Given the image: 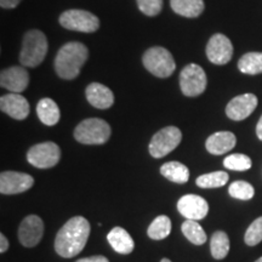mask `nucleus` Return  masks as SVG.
Instances as JSON below:
<instances>
[{"mask_svg": "<svg viewBox=\"0 0 262 262\" xmlns=\"http://www.w3.org/2000/svg\"><path fill=\"white\" fill-rule=\"evenodd\" d=\"M22 0H0V5L3 9H14Z\"/></svg>", "mask_w": 262, "mask_h": 262, "instance_id": "obj_32", "label": "nucleus"}, {"mask_svg": "<svg viewBox=\"0 0 262 262\" xmlns=\"http://www.w3.org/2000/svg\"><path fill=\"white\" fill-rule=\"evenodd\" d=\"M48 52V39L41 31L31 29L25 34L19 62L24 67H38Z\"/></svg>", "mask_w": 262, "mask_h": 262, "instance_id": "obj_3", "label": "nucleus"}, {"mask_svg": "<svg viewBox=\"0 0 262 262\" xmlns=\"http://www.w3.org/2000/svg\"><path fill=\"white\" fill-rule=\"evenodd\" d=\"M77 262H110L107 257L102 256V255H96V256H90V257H85V258H80Z\"/></svg>", "mask_w": 262, "mask_h": 262, "instance_id": "obj_33", "label": "nucleus"}, {"mask_svg": "<svg viewBox=\"0 0 262 262\" xmlns=\"http://www.w3.org/2000/svg\"><path fill=\"white\" fill-rule=\"evenodd\" d=\"M61 158V149L55 142H42L34 145L27 152V160L38 169H50L57 165Z\"/></svg>", "mask_w": 262, "mask_h": 262, "instance_id": "obj_9", "label": "nucleus"}, {"mask_svg": "<svg viewBox=\"0 0 262 262\" xmlns=\"http://www.w3.org/2000/svg\"><path fill=\"white\" fill-rule=\"evenodd\" d=\"M256 135L258 139L262 141V116L260 118V120H258L257 125H256Z\"/></svg>", "mask_w": 262, "mask_h": 262, "instance_id": "obj_35", "label": "nucleus"}, {"mask_svg": "<svg viewBox=\"0 0 262 262\" xmlns=\"http://www.w3.org/2000/svg\"><path fill=\"white\" fill-rule=\"evenodd\" d=\"M229 238L224 231H217L212 234L210 241V251L212 257L216 260H222L228 255L229 251Z\"/></svg>", "mask_w": 262, "mask_h": 262, "instance_id": "obj_25", "label": "nucleus"}, {"mask_svg": "<svg viewBox=\"0 0 262 262\" xmlns=\"http://www.w3.org/2000/svg\"><path fill=\"white\" fill-rule=\"evenodd\" d=\"M88 101L91 106L98 110H107L114 103V95L112 90L106 85L100 83H91L85 91Z\"/></svg>", "mask_w": 262, "mask_h": 262, "instance_id": "obj_18", "label": "nucleus"}, {"mask_svg": "<svg viewBox=\"0 0 262 262\" xmlns=\"http://www.w3.org/2000/svg\"><path fill=\"white\" fill-rule=\"evenodd\" d=\"M160 262H171V261H170V260H169V258H163V260H162V261H160Z\"/></svg>", "mask_w": 262, "mask_h": 262, "instance_id": "obj_36", "label": "nucleus"}, {"mask_svg": "<svg viewBox=\"0 0 262 262\" xmlns=\"http://www.w3.org/2000/svg\"><path fill=\"white\" fill-rule=\"evenodd\" d=\"M255 262H262V257H260V258H258V260H256Z\"/></svg>", "mask_w": 262, "mask_h": 262, "instance_id": "obj_37", "label": "nucleus"}, {"mask_svg": "<svg viewBox=\"0 0 262 262\" xmlns=\"http://www.w3.org/2000/svg\"><path fill=\"white\" fill-rule=\"evenodd\" d=\"M182 140V133L176 126H166L159 130L152 137L149 143V153L155 158H163L172 152L180 145Z\"/></svg>", "mask_w": 262, "mask_h": 262, "instance_id": "obj_7", "label": "nucleus"}, {"mask_svg": "<svg viewBox=\"0 0 262 262\" xmlns=\"http://www.w3.org/2000/svg\"><path fill=\"white\" fill-rule=\"evenodd\" d=\"M238 68L242 73L256 75L262 73V52H248L238 61Z\"/></svg>", "mask_w": 262, "mask_h": 262, "instance_id": "obj_23", "label": "nucleus"}, {"mask_svg": "<svg viewBox=\"0 0 262 262\" xmlns=\"http://www.w3.org/2000/svg\"><path fill=\"white\" fill-rule=\"evenodd\" d=\"M111 137V126L103 119L89 118L78 124L74 139L83 145H103Z\"/></svg>", "mask_w": 262, "mask_h": 262, "instance_id": "obj_4", "label": "nucleus"}, {"mask_svg": "<svg viewBox=\"0 0 262 262\" xmlns=\"http://www.w3.org/2000/svg\"><path fill=\"white\" fill-rule=\"evenodd\" d=\"M140 11L146 16H157L162 11L163 0H137Z\"/></svg>", "mask_w": 262, "mask_h": 262, "instance_id": "obj_31", "label": "nucleus"}, {"mask_svg": "<svg viewBox=\"0 0 262 262\" xmlns=\"http://www.w3.org/2000/svg\"><path fill=\"white\" fill-rule=\"evenodd\" d=\"M37 114L42 124L48 126L56 125L60 120L61 113L57 103L51 98H41L37 104Z\"/></svg>", "mask_w": 262, "mask_h": 262, "instance_id": "obj_20", "label": "nucleus"}, {"mask_svg": "<svg viewBox=\"0 0 262 262\" xmlns=\"http://www.w3.org/2000/svg\"><path fill=\"white\" fill-rule=\"evenodd\" d=\"M170 232H171V221L168 216L160 215L149 225L147 234L153 241H162L168 237Z\"/></svg>", "mask_w": 262, "mask_h": 262, "instance_id": "obj_24", "label": "nucleus"}, {"mask_svg": "<svg viewBox=\"0 0 262 262\" xmlns=\"http://www.w3.org/2000/svg\"><path fill=\"white\" fill-rule=\"evenodd\" d=\"M44 234V222L37 215H29L24 219L18 227V239L26 248L37 247Z\"/></svg>", "mask_w": 262, "mask_h": 262, "instance_id": "obj_11", "label": "nucleus"}, {"mask_svg": "<svg viewBox=\"0 0 262 262\" xmlns=\"http://www.w3.org/2000/svg\"><path fill=\"white\" fill-rule=\"evenodd\" d=\"M171 9L176 14L187 18H195L204 11L203 0H170Z\"/></svg>", "mask_w": 262, "mask_h": 262, "instance_id": "obj_21", "label": "nucleus"}, {"mask_svg": "<svg viewBox=\"0 0 262 262\" xmlns=\"http://www.w3.org/2000/svg\"><path fill=\"white\" fill-rule=\"evenodd\" d=\"M253 162L248 156L242 153H234V155L227 156L224 160V166L228 170L233 171H247L251 168Z\"/></svg>", "mask_w": 262, "mask_h": 262, "instance_id": "obj_28", "label": "nucleus"}, {"mask_svg": "<svg viewBox=\"0 0 262 262\" xmlns=\"http://www.w3.org/2000/svg\"><path fill=\"white\" fill-rule=\"evenodd\" d=\"M0 108L4 113L16 120H24L29 114V103L19 94H8L0 97Z\"/></svg>", "mask_w": 262, "mask_h": 262, "instance_id": "obj_16", "label": "nucleus"}, {"mask_svg": "<svg viewBox=\"0 0 262 262\" xmlns=\"http://www.w3.org/2000/svg\"><path fill=\"white\" fill-rule=\"evenodd\" d=\"M34 185L31 175L17 171H4L0 175V193L2 194H18L28 191Z\"/></svg>", "mask_w": 262, "mask_h": 262, "instance_id": "obj_12", "label": "nucleus"}, {"mask_svg": "<svg viewBox=\"0 0 262 262\" xmlns=\"http://www.w3.org/2000/svg\"><path fill=\"white\" fill-rule=\"evenodd\" d=\"M9 249V241L4 234H0V253H5Z\"/></svg>", "mask_w": 262, "mask_h": 262, "instance_id": "obj_34", "label": "nucleus"}, {"mask_svg": "<svg viewBox=\"0 0 262 262\" xmlns=\"http://www.w3.org/2000/svg\"><path fill=\"white\" fill-rule=\"evenodd\" d=\"M108 243L117 253L126 255L134 250L135 243L131 235L122 227H114L107 235Z\"/></svg>", "mask_w": 262, "mask_h": 262, "instance_id": "obj_19", "label": "nucleus"}, {"mask_svg": "<svg viewBox=\"0 0 262 262\" xmlns=\"http://www.w3.org/2000/svg\"><path fill=\"white\" fill-rule=\"evenodd\" d=\"M235 143H237V139H235L233 133L219 131V133L212 134V135L208 137L205 142V147L210 155L221 156L233 149Z\"/></svg>", "mask_w": 262, "mask_h": 262, "instance_id": "obj_17", "label": "nucleus"}, {"mask_svg": "<svg viewBox=\"0 0 262 262\" xmlns=\"http://www.w3.org/2000/svg\"><path fill=\"white\" fill-rule=\"evenodd\" d=\"M143 66L146 70L158 78H168L175 72L176 63L172 55L165 48H150L143 54Z\"/></svg>", "mask_w": 262, "mask_h": 262, "instance_id": "obj_5", "label": "nucleus"}, {"mask_svg": "<svg viewBox=\"0 0 262 262\" xmlns=\"http://www.w3.org/2000/svg\"><path fill=\"white\" fill-rule=\"evenodd\" d=\"M90 224L83 216H74L62 226L55 239V250L62 257L77 256L86 245Z\"/></svg>", "mask_w": 262, "mask_h": 262, "instance_id": "obj_1", "label": "nucleus"}, {"mask_svg": "<svg viewBox=\"0 0 262 262\" xmlns=\"http://www.w3.org/2000/svg\"><path fill=\"white\" fill-rule=\"evenodd\" d=\"M257 102V97L254 94L239 95L229 101L226 107V114L235 122L244 120L256 110Z\"/></svg>", "mask_w": 262, "mask_h": 262, "instance_id": "obj_14", "label": "nucleus"}, {"mask_svg": "<svg viewBox=\"0 0 262 262\" xmlns=\"http://www.w3.org/2000/svg\"><path fill=\"white\" fill-rule=\"evenodd\" d=\"M88 57L89 51L84 44L78 41L67 42L57 52L54 64L55 71L62 79H75Z\"/></svg>", "mask_w": 262, "mask_h": 262, "instance_id": "obj_2", "label": "nucleus"}, {"mask_svg": "<svg viewBox=\"0 0 262 262\" xmlns=\"http://www.w3.org/2000/svg\"><path fill=\"white\" fill-rule=\"evenodd\" d=\"M229 195L239 201H250L255 194V189L247 181H234L228 187Z\"/></svg>", "mask_w": 262, "mask_h": 262, "instance_id": "obj_29", "label": "nucleus"}, {"mask_svg": "<svg viewBox=\"0 0 262 262\" xmlns=\"http://www.w3.org/2000/svg\"><path fill=\"white\" fill-rule=\"evenodd\" d=\"M178 210L187 220L199 221L208 215L209 204L201 195L186 194L180 198Z\"/></svg>", "mask_w": 262, "mask_h": 262, "instance_id": "obj_13", "label": "nucleus"}, {"mask_svg": "<svg viewBox=\"0 0 262 262\" xmlns=\"http://www.w3.org/2000/svg\"><path fill=\"white\" fill-rule=\"evenodd\" d=\"M182 233L194 245H203L206 242V233L198 221L186 220L181 226Z\"/></svg>", "mask_w": 262, "mask_h": 262, "instance_id": "obj_26", "label": "nucleus"}, {"mask_svg": "<svg viewBox=\"0 0 262 262\" xmlns=\"http://www.w3.org/2000/svg\"><path fill=\"white\" fill-rule=\"evenodd\" d=\"M60 24L62 27L70 31L94 33L100 27V19L89 11L72 9L60 16Z\"/></svg>", "mask_w": 262, "mask_h": 262, "instance_id": "obj_6", "label": "nucleus"}, {"mask_svg": "<svg viewBox=\"0 0 262 262\" xmlns=\"http://www.w3.org/2000/svg\"><path fill=\"white\" fill-rule=\"evenodd\" d=\"M206 74L201 66L191 63L183 68L180 74V86L185 96L195 97L204 93L206 89Z\"/></svg>", "mask_w": 262, "mask_h": 262, "instance_id": "obj_8", "label": "nucleus"}, {"mask_svg": "<svg viewBox=\"0 0 262 262\" xmlns=\"http://www.w3.org/2000/svg\"><path fill=\"white\" fill-rule=\"evenodd\" d=\"M206 56L214 64H226L233 56V45L226 35L217 33L214 34L206 45Z\"/></svg>", "mask_w": 262, "mask_h": 262, "instance_id": "obj_10", "label": "nucleus"}, {"mask_svg": "<svg viewBox=\"0 0 262 262\" xmlns=\"http://www.w3.org/2000/svg\"><path fill=\"white\" fill-rule=\"evenodd\" d=\"M229 176L225 171H214L210 173H204L196 179V186L201 188H219L224 187L228 182Z\"/></svg>", "mask_w": 262, "mask_h": 262, "instance_id": "obj_27", "label": "nucleus"}, {"mask_svg": "<svg viewBox=\"0 0 262 262\" xmlns=\"http://www.w3.org/2000/svg\"><path fill=\"white\" fill-rule=\"evenodd\" d=\"M245 244L249 247H255L262 242V216L257 217L253 224L249 226L244 235Z\"/></svg>", "mask_w": 262, "mask_h": 262, "instance_id": "obj_30", "label": "nucleus"}, {"mask_svg": "<svg viewBox=\"0 0 262 262\" xmlns=\"http://www.w3.org/2000/svg\"><path fill=\"white\" fill-rule=\"evenodd\" d=\"M160 173L173 183H186L189 180V170L185 164L179 162H169L163 164Z\"/></svg>", "mask_w": 262, "mask_h": 262, "instance_id": "obj_22", "label": "nucleus"}, {"mask_svg": "<svg viewBox=\"0 0 262 262\" xmlns=\"http://www.w3.org/2000/svg\"><path fill=\"white\" fill-rule=\"evenodd\" d=\"M29 84V74L25 67H10L2 71L0 74V85L5 89L15 94H19L27 89Z\"/></svg>", "mask_w": 262, "mask_h": 262, "instance_id": "obj_15", "label": "nucleus"}]
</instances>
